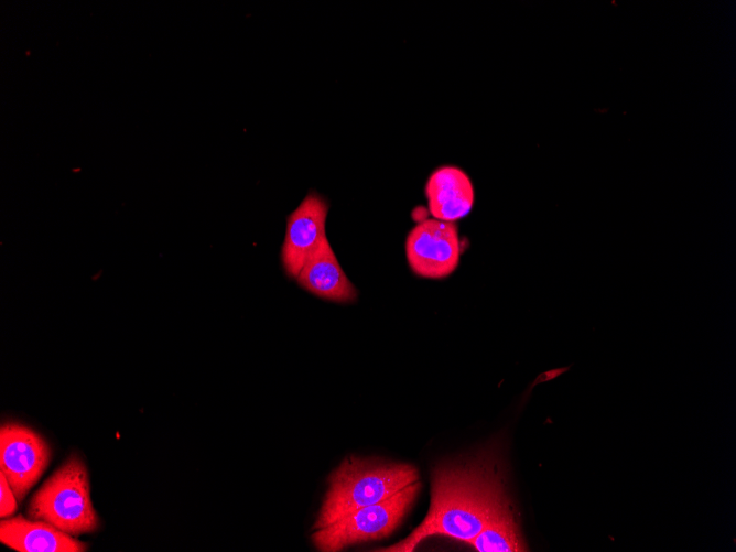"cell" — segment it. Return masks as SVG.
I'll list each match as a JSON object with an SVG mask.
<instances>
[{"instance_id": "obj_10", "label": "cell", "mask_w": 736, "mask_h": 552, "mask_svg": "<svg viewBox=\"0 0 736 552\" xmlns=\"http://www.w3.org/2000/svg\"><path fill=\"white\" fill-rule=\"evenodd\" d=\"M0 540L19 552H83L87 544L48 522L22 516L2 520Z\"/></svg>"}, {"instance_id": "obj_6", "label": "cell", "mask_w": 736, "mask_h": 552, "mask_svg": "<svg viewBox=\"0 0 736 552\" xmlns=\"http://www.w3.org/2000/svg\"><path fill=\"white\" fill-rule=\"evenodd\" d=\"M51 459L47 442L36 432L18 423L0 430V467L19 501L40 479Z\"/></svg>"}, {"instance_id": "obj_8", "label": "cell", "mask_w": 736, "mask_h": 552, "mask_svg": "<svg viewBox=\"0 0 736 552\" xmlns=\"http://www.w3.org/2000/svg\"><path fill=\"white\" fill-rule=\"evenodd\" d=\"M431 216L455 223L466 217L475 203V190L468 174L454 165H444L429 176L425 188Z\"/></svg>"}, {"instance_id": "obj_7", "label": "cell", "mask_w": 736, "mask_h": 552, "mask_svg": "<svg viewBox=\"0 0 736 552\" xmlns=\"http://www.w3.org/2000/svg\"><path fill=\"white\" fill-rule=\"evenodd\" d=\"M328 208V203L323 196L310 192L288 215L281 262L289 278L295 279L306 261L327 240Z\"/></svg>"}, {"instance_id": "obj_11", "label": "cell", "mask_w": 736, "mask_h": 552, "mask_svg": "<svg viewBox=\"0 0 736 552\" xmlns=\"http://www.w3.org/2000/svg\"><path fill=\"white\" fill-rule=\"evenodd\" d=\"M468 543L479 552L528 551L509 500L494 511L481 531Z\"/></svg>"}, {"instance_id": "obj_1", "label": "cell", "mask_w": 736, "mask_h": 552, "mask_svg": "<svg viewBox=\"0 0 736 552\" xmlns=\"http://www.w3.org/2000/svg\"><path fill=\"white\" fill-rule=\"evenodd\" d=\"M507 500L501 467L490 453L441 466L433 473L432 499L423 522L404 540L379 551L411 552L433 535L468 543Z\"/></svg>"}, {"instance_id": "obj_2", "label": "cell", "mask_w": 736, "mask_h": 552, "mask_svg": "<svg viewBox=\"0 0 736 552\" xmlns=\"http://www.w3.org/2000/svg\"><path fill=\"white\" fill-rule=\"evenodd\" d=\"M416 480L418 470L412 465L350 456L332 473L314 529L380 502Z\"/></svg>"}, {"instance_id": "obj_4", "label": "cell", "mask_w": 736, "mask_h": 552, "mask_svg": "<svg viewBox=\"0 0 736 552\" xmlns=\"http://www.w3.org/2000/svg\"><path fill=\"white\" fill-rule=\"evenodd\" d=\"M420 489L416 480L387 499L358 508L316 529L312 541L320 551L335 552L355 543L388 537L401 522Z\"/></svg>"}, {"instance_id": "obj_3", "label": "cell", "mask_w": 736, "mask_h": 552, "mask_svg": "<svg viewBox=\"0 0 736 552\" xmlns=\"http://www.w3.org/2000/svg\"><path fill=\"white\" fill-rule=\"evenodd\" d=\"M28 513L31 519L48 522L73 537L98 528L88 473L78 456L72 455L34 494Z\"/></svg>"}, {"instance_id": "obj_5", "label": "cell", "mask_w": 736, "mask_h": 552, "mask_svg": "<svg viewBox=\"0 0 736 552\" xmlns=\"http://www.w3.org/2000/svg\"><path fill=\"white\" fill-rule=\"evenodd\" d=\"M405 256L411 271L425 279H444L459 263L461 240L455 223L426 218L405 238Z\"/></svg>"}, {"instance_id": "obj_9", "label": "cell", "mask_w": 736, "mask_h": 552, "mask_svg": "<svg viewBox=\"0 0 736 552\" xmlns=\"http://www.w3.org/2000/svg\"><path fill=\"white\" fill-rule=\"evenodd\" d=\"M301 288L321 299L349 303L357 290L344 272L328 239L312 255L295 278Z\"/></svg>"}, {"instance_id": "obj_12", "label": "cell", "mask_w": 736, "mask_h": 552, "mask_svg": "<svg viewBox=\"0 0 736 552\" xmlns=\"http://www.w3.org/2000/svg\"><path fill=\"white\" fill-rule=\"evenodd\" d=\"M0 516L8 518L17 511V497L4 474L0 472Z\"/></svg>"}]
</instances>
